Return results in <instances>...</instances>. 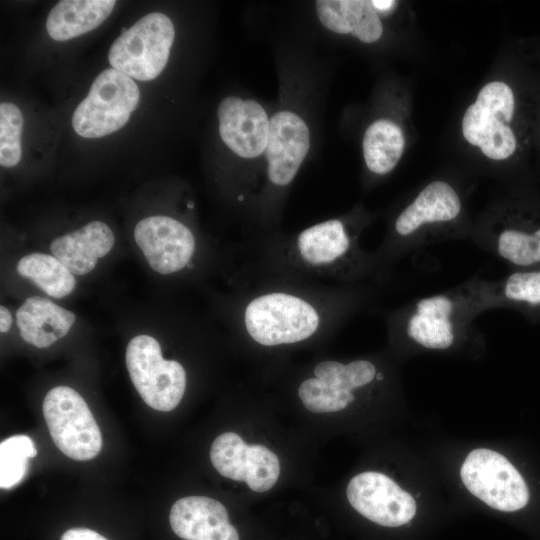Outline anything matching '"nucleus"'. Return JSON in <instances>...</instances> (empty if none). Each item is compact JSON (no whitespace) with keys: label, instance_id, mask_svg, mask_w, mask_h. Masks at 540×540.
<instances>
[{"label":"nucleus","instance_id":"f257e3e1","mask_svg":"<svg viewBox=\"0 0 540 540\" xmlns=\"http://www.w3.org/2000/svg\"><path fill=\"white\" fill-rule=\"evenodd\" d=\"M376 283L333 285L284 280L240 283L229 300L231 326L244 343L267 350L326 339L371 303Z\"/></svg>","mask_w":540,"mask_h":540},{"label":"nucleus","instance_id":"f03ea898","mask_svg":"<svg viewBox=\"0 0 540 540\" xmlns=\"http://www.w3.org/2000/svg\"><path fill=\"white\" fill-rule=\"evenodd\" d=\"M335 217L299 232L277 230L244 244L240 283L284 280L333 285L379 283L384 269L360 244L363 226Z\"/></svg>","mask_w":540,"mask_h":540},{"label":"nucleus","instance_id":"7ed1b4c3","mask_svg":"<svg viewBox=\"0 0 540 540\" xmlns=\"http://www.w3.org/2000/svg\"><path fill=\"white\" fill-rule=\"evenodd\" d=\"M482 311L470 280L447 292L420 298L385 316L392 336L430 350L451 348Z\"/></svg>","mask_w":540,"mask_h":540},{"label":"nucleus","instance_id":"20e7f679","mask_svg":"<svg viewBox=\"0 0 540 540\" xmlns=\"http://www.w3.org/2000/svg\"><path fill=\"white\" fill-rule=\"evenodd\" d=\"M310 149V130L304 119L291 110H280L270 118L264 152L265 184L258 216L261 234L276 231L277 201L295 180Z\"/></svg>","mask_w":540,"mask_h":540},{"label":"nucleus","instance_id":"39448f33","mask_svg":"<svg viewBox=\"0 0 540 540\" xmlns=\"http://www.w3.org/2000/svg\"><path fill=\"white\" fill-rule=\"evenodd\" d=\"M462 202L446 181L426 185L396 217L389 235L374 251L382 268L403 253L441 237V227L456 221Z\"/></svg>","mask_w":540,"mask_h":540},{"label":"nucleus","instance_id":"423d86ee","mask_svg":"<svg viewBox=\"0 0 540 540\" xmlns=\"http://www.w3.org/2000/svg\"><path fill=\"white\" fill-rule=\"evenodd\" d=\"M175 38L172 20L152 12L123 29L108 52L112 68L139 81H150L167 65Z\"/></svg>","mask_w":540,"mask_h":540},{"label":"nucleus","instance_id":"0eeeda50","mask_svg":"<svg viewBox=\"0 0 540 540\" xmlns=\"http://www.w3.org/2000/svg\"><path fill=\"white\" fill-rule=\"evenodd\" d=\"M140 101L134 80L114 68L103 70L72 116L74 131L81 137H104L129 121Z\"/></svg>","mask_w":540,"mask_h":540},{"label":"nucleus","instance_id":"6e6552de","mask_svg":"<svg viewBox=\"0 0 540 540\" xmlns=\"http://www.w3.org/2000/svg\"><path fill=\"white\" fill-rule=\"evenodd\" d=\"M515 111L511 87L501 81L485 84L465 111L462 133L465 140L493 160H504L517 149V138L510 126Z\"/></svg>","mask_w":540,"mask_h":540},{"label":"nucleus","instance_id":"1a4fd4ad","mask_svg":"<svg viewBox=\"0 0 540 540\" xmlns=\"http://www.w3.org/2000/svg\"><path fill=\"white\" fill-rule=\"evenodd\" d=\"M125 360L134 387L149 407L163 412L177 407L186 390V370L179 361L163 358L154 337L142 334L132 338Z\"/></svg>","mask_w":540,"mask_h":540},{"label":"nucleus","instance_id":"9d476101","mask_svg":"<svg viewBox=\"0 0 540 540\" xmlns=\"http://www.w3.org/2000/svg\"><path fill=\"white\" fill-rule=\"evenodd\" d=\"M43 415L56 447L77 461L95 458L102 448L100 428L83 397L57 386L43 400Z\"/></svg>","mask_w":540,"mask_h":540},{"label":"nucleus","instance_id":"9b49d317","mask_svg":"<svg viewBox=\"0 0 540 540\" xmlns=\"http://www.w3.org/2000/svg\"><path fill=\"white\" fill-rule=\"evenodd\" d=\"M465 487L493 509L516 511L528 503L527 485L503 455L486 448L471 451L461 467Z\"/></svg>","mask_w":540,"mask_h":540},{"label":"nucleus","instance_id":"f8f14e48","mask_svg":"<svg viewBox=\"0 0 540 540\" xmlns=\"http://www.w3.org/2000/svg\"><path fill=\"white\" fill-rule=\"evenodd\" d=\"M134 238L150 267L159 274L196 268L197 238L180 220L164 215L146 217L135 226Z\"/></svg>","mask_w":540,"mask_h":540},{"label":"nucleus","instance_id":"ddd939ff","mask_svg":"<svg viewBox=\"0 0 540 540\" xmlns=\"http://www.w3.org/2000/svg\"><path fill=\"white\" fill-rule=\"evenodd\" d=\"M347 499L360 515L383 527L402 526L416 514L414 498L379 472L354 476L347 486Z\"/></svg>","mask_w":540,"mask_h":540},{"label":"nucleus","instance_id":"4468645a","mask_svg":"<svg viewBox=\"0 0 540 540\" xmlns=\"http://www.w3.org/2000/svg\"><path fill=\"white\" fill-rule=\"evenodd\" d=\"M217 117L221 140L235 155L253 160L264 154L270 118L259 102L228 96L219 103Z\"/></svg>","mask_w":540,"mask_h":540},{"label":"nucleus","instance_id":"2eb2a0df","mask_svg":"<svg viewBox=\"0 0 540 540\" xmlns=\"http://www.w3.org/2000/svg\"><path fill=\"white\" fill-rule=\"evenodd\" d=\"M169 524L182 540H242L226 507L207 496L177 500L170 509Z\"/></svg>","mask_w":540,"mask_h":540},{"label":"nucleus","instance_id":"dca6fc26","mask_svg":"<svg viewBox=\"0 0 540 540\" xmlns=\"http://www.w3.org/2000/svg\"><path fill=\"white\" fill-rule=\"evenodd\" d=\"M483 245L513 270L540 269V217L513 216L496 226Z\"/></svg>","mask_w":540,"mask_h":540},{"label":"nucleus","instance_id":"f3484780","mask_svg":"<svg viewBox=\"0 0 540 540\" xmlns=\"http://www.w3.org/2000/svg\"><path fill=\"white\" fill-rule=\"evenodd\" d=\"M115 237L102 221H91L78 230L55 238L50 250L73 275H85L106 256L114 246Z\"/></svg>","mask_w":540,"mask_h":540},{"label":"nucleus","instance_id":"a211bd4d","mask_svg":"<svg viewBox=\"0 0 540 540\" xmlns=\"http://www.w3.org/2000/svg\"><path fill=\"white\" fill-rule=\"evenodd\" d=\"M473 285L481 311L505 307L540 314V269L513 270L501 280Z\"/></svg>","mask_w":540,"mask_h":540},{"label":"nucleus","instance_id":"6ab92c4d","mask_svg":"<svg viewBox=\"0 0 540 540\" xmlns=\"http://www.w3.org/2000/svg\"><path fill=\"white\" fill-rule=\"evenodd\" d=\"M317 17L327 30L341 35L350 34L363 43H374L383 34L379 14L367 0H318Z\"/></svg>","mask_w":540,"mask_h":540},{"label":"nucleus","instance_id":"aec40b11","mask_svg":"<svg viewBox=\"0 0 540 540\" xmlns=\"http://www.w3.org/2000/svg\"><path fill=\"white\" fill-rule=\"evenodd\" d=\"M16 320L25 342L46 348L69 332L76 316L47 298L33 296L19 307Z\"/></svg>","mask_w":540,"mask_h":540},{"label":"nucleus","instance_id":"412c9836","mask_svg":"<svg viewBox=\"0 0 540 540\" xmlns=\"http://www.w3.org/2000/svg\"><path fill=\"white\" fill-rule=\"evenodd\" d=\"M115 5L114 0L59 1L48 14L47 33L56 41L79 37L102 24Z\"/></svg>","mask_w":540,"mask_h":540},{"label":"nucleus","instance_id":"4be33fe9","mask_svg":"<svg viewBox=\"0 0 540 540\" xmlns=\"http://www.w3.org/2000/svg\"><path fill=\"white\" fill-rule=\"evenodd\" d=\"M405 148L401 127L386 118L377 119L365 130L362 150L367 169L378 176L390 173L398 164Z\"/></svg>","mask_w":540,"mask_h":540},{"label":"nucleus","instance_id":"5701e85b","mask_svg":"<svg viewBox=\"0 0 540 540\" xmlns=\"http://www.w3.org/2000/svg\"><path fill=\"white\" fill-rule=\"evenodd\" d=\"M17 272L31 280L47 295L63 298L76 286L74 275L55 256L44 253H31L17 263Z\"/></svg>","mask_w":540,"mask_h":540},{"label":"nucleus","instance_id":"b1692460","mask_svg":"<svg viewBox=\"0 0 540 540\" xmlns=\"http://www.w3.org/2000/svg\"><path fill=\"white\" fill-rule=\"evenodd\" d=\"M297 394L303 406L313 413L341 411L355 401L354 391L332 387L313 375L300 381Z\"/></svg>","mask_w":540,"mask_h":540},{"label":"nucleus","instance_id":"393cba45","mask_svg":"<svg viewBox=\"0 0 540 540\" xmlns=\"http://www.w3.org/2000/svg\"><path fill=\"white\" fill-rule=\"evenodd\" d=\"M249 445L235 432H225L212 443L210 459L222 476L234 481H245Z\"/></svg>","mask_w":540,"mask_h":540},{"label":"nucleus","instance_id":"a878e982","mask_svg":"<svg viewBox=\"0 0 540 540\" xmlns=\"http://www.w3.org/2000/svg\"><path fill=\"white\" fill-rule=\"evenodd\" d=\"M37 450L30 437L15 435L0 444V487L9 489L26 475L28 459L35 457Z\"/></svg>","mask_w":540,"mask_h":540},{"label":"nucleus","instance_id":"bb28decb","mask_svg":"<svg viewBox=\"0 0 540 540\" xmlns=\"http://www.w3.org/2000/svg\"><path fill=\"white\" fill-rule=\"evenodd\" d=\"M23 115L20 108L11 102L0 104V164L10 168L16 166L22 156L21 134Z\"/></svg>","mask_w":540,"mask_h":540},{"label":"nucleus","instance_id":"cd10ccee","mask_svg":"<svg viewBox=\"0 0 540 540\" xmlns=\"http://www.w3.org/2000/svg\"><path fill=\"white\" fill-rule=\"evenodd\" d=\"M280 463L277 455L261 444L249 445L245 482L255 492H265L277 482Z\"/></svg>","mask_w":540,"mask_h":540},{"label":"nucleus","instance_id":"c85d7f7f","mask_svg":"<svg viewBox=\"0 0 540 540\" xmlns=\"http://www.w3.org/2000/svg\"><path fill=\"white\" fill-rule=\"evenodd\" d=\"M60 540H108V539L92 529L71 528L62 534Z\"/></svg>","mask_w":540,"mask_h":540},{"label":"nucleus","instance_id":"c756f323","mask_svg":"<svg viewBox=\"0 0 540 540\" xmlns=\"http://www.w3.org/2000/svg\"><path fill=\"white\" fill-rule=\"evenodd\" d=\"M374 10L379 14V13H382V14H388L390 12H392L398 2L397 1H394V0H372L370 1Z\"/></svg>","mask_w":540,"mask_h":540},{"label":"nucleus","instance_id":"7c9ffc66","mask_svg":"<svg viewBox=\"0 0 540 540\" xmlns=\"http://www.w3.org/2000/svg\"><path fill=\"white\" fill-rule=\"evenodd\" d=\"M11 324H12V317L9 310L6 307L1 306L0 307V332L1 333L7 332L10 329Z\"/></svg>","mask_w":540,"mask_h":540}]
</instances>
